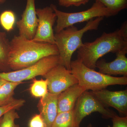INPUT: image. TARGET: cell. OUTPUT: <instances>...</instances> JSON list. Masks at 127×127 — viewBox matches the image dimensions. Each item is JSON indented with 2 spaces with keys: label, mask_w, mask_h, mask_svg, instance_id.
Here are the masks:
<instances>
[{
  "label": "cell",
  "mask_w": 127,
  "mask_h": 127,
  "mask_svg": "<svg viewBox=\"0 0 127 127\" xmlns=\"http://www.w3.org/2000/svg\"><path fill=\"white\" fill-rule=\"evenodd\" d=\"M127 49V22L113 32H104L95 41L83 43L77 50V59L85 66L95 70L97 62L104 55Z\"/></svg>",
  "instance_id": "6da1fadb"
},
{
  "label": "cell",
  "mask_w": 127,
  "mask_h": 127,
  "mask_svg": "<svg viewBox=\"0 0 127 127\" xmlns=\"http://www.w3.org/2000/svg\"><path fill=\"white\" fill-rule=\"evenodd\" d=\"M53 55H59L55 44L36 41L15 35L10 41L8 64L11 70H17Z\"/></svg>",
  "instance_id": "7a4b0ae2"
},
{
  "label": "cell",
  "mask_w": 127,
  "mask_h": 127,
  "mask_svg": "<svg viewBox=\"0 0 127 127\" xmlns=\"http://www.w3.org/2000/svg\"><path fill=\"white\" fill-rule=\"evenodd\" d=\"M103 18L97 17L91 20L81 30L73 25L55 34V45L59 52V64L71 70L72 57L82 45L83 35L89 31L97 30Z\"/></svg>",
  "instance_id": "3957f363"
},
{
  "label": "cell",
  "mask_w": 127,
  "mask_h": 127,
  "mask_svg": "<svg viewBox=\"0 0 127 127\" xmlns=\"http://www.w3.org/2000/svg\"><path fill=\"white\" fill-rule=\"evenodd\" d=\"M71 71L77 79L78 84L86 91L94 92L109 86L127 84V77H117L103 74L89 68L77 59L71 61Z\"/></svg>",
  "instance_id": "277c9868"
},
{
  "label": "cell",
  "mask_w": 127,
  "mask_h": 127,
  "mask_svg": "<svg viewBox=\"0 0 127 127\" xmlns=\"http://www.w3.org/2000/svg\"><path fill=\"white\" fill-rule=\"evenodd\" d=\"M51 6L57 17V25L55 29L56 33L76 23L88 22L97 17H108L116 15L113 12L104 6L101 2L96 1L88 10L72 13L61 11L53 4Z\"/></svg>",
  "instance_id": "5b68a950"
},
{
  "label": "cell",
  "mask_w": 127,
  "mask_h": 127,
  "mask_svg": "<svg viewBox=\"0 0 127 127\" xmlns=\"http://www.w3.org/2000/svg\"><path fill=\"white\" fill-rule=\"evenodd\" d=\"M59 55L46 57L26 68L7 72H0V78L7 81L22 82L38 76H43L51 69L59 64Z\"/></svg>",
  "instance_id": "8992f818"
},
{
  "label": "cell",
  "mask_w": 127,
  "mask_h": 127,
  "mask_svg": "<svg viewBox=\"0 0 127 127\" xmlns=\"http://www.w3.org/2000/svg\"><path fill=\"white\" fill-rule=\"evenodd\" d=\"M98 112L103 118H112L116 114L107 108L91 92L84 91L78 98L73 109L74 119L77 127H80L82 120L91 113Z\"/></svg>",
  "instance_id": "52a82bcc"
},
{
  "label": "cell",
  "mask_w": 127,
  "mask_h": 127,
  "mask_svg": "<svg viewBox=\"0 0 127 127\" xmlns=\"http://www.w3.org/2000/svg\"><path fill=\"white\" fill-rule=\"evenodd\" d=\"M43 77L47 81L48 92L56 95H59L78 83L71 70L60 64L51 69Z\"/></svg>",
  "instance_id": "ba28073f"
},
{
  "label": "cell",
  "mask_w": 127,
  "mask_h": 127,
  "mask_svg": "<svg viewBox=\"0 0 127 127\" xmlns=\"http://www.w3.org/2000/svg\"><path fill=\"white\" fill-rule=\"evenodd\" d=\"M36 13L38 24L32 40L55 44L53 26L57 20V17L52 7L50 5L42 9H37Z\"/></svg>",
  "instance_id": "9c48e42d"
},
{
  "label": "cell",
  "mask_w": 127,
  "mask_h": 127,
  "mask_svg": "<svg viewBox=\"0 0 127 127\" xmlns=\"http://www.w3.org/2000/svg\"><path fill=\"white\" fill-rule=\"evenodd\" d=\"M105 107L116 109L121 115L127 116V90L112 91L106 89L91 92Z\"/></svg>",
  "instance_id": "30bf717a"
},
{
  "label": "cell",
  "mask_w": 127,
  "mask_h": 127,
  "mask_svg": "<svg viewBox=\"0 0 127 127\" xmlns=\"http://www.w3.org/2000/svg\"><path fill=\"white\" fill-rule=\"evenodd\" d=\"M35 0H27L22 18L17 22L19 35L32 40L35 34L38 24L35 5Z\"/></svg>",
  "instance_id": "8fae6325"
},
{
  "label": "cell",
  "mask_w": 127,
  "mask_h": 127,
  "mask_svg": "<svg viewBox=\"0 0 127 127\" xmlns=\"http://www.w3.org/2000/svg\"><path fill=\"white\" fill-rule=\"evenodd\" d=\"M127 49L116 53V58L113 61L107 62L103 59L98 60L96 63V68L98 72L105 75H122L127 77Z\"/></svg>",
  "instance_id": "7c38bea8"
},
{
  "label": "cell",
  "mask_w": 127,
  "mask_h": 127,
  "mask_svg": "<svg viewBox=\"0 0 127 127\" xmlns=\"http://www.w3.org/2000/svg\"><path fill=\"white\" fill-rule=\"evenodd\" d=\"M58 96L48 92L39 101L37 106L45 127H51L57 116Z\"/></svg>",
  "instance_id": "4fadbf2b"
},
{
  "label": "cell",
  "mask_w": 127,
  "mask_h": 127,
  "mask_svg": "<svg viewBox=\"0 0 127 127\" xmlns=\"http://www.w3.org/2000/svg\"><path fill=\"white\" fill-rule=\"evenodd\" d=\"M85 91L84 89L77 84L59 94L57 101L58 113L73 110L78 98Z\"/></svg>",
  "instance_id": "5bb4252c"
},
{
  "label": "cell",
  "mask_w": 127,
  "mask_h": 127,
  "mask_svg": "<svg viewBox=\"0 0 127 127\" xmlns=\"http://www.w3.org/2000/svg\"><path fill=\"white\" fill-rule=\"evenodd\" d=\"M10 51V41L5 32H0V72L10 71L8 58Z\"/></svg>",
  "instance_id": "9a60e30c"
},
{
  "label": "cell",
  "mask_w": 127,
  "mask_h": 127,
  "mask_svg": "<svg viewBox=\"0 0 127 127\" xmlns=\"http://www.w3.org/2000/svg\"><path fill=\"white\" fill-rule=\"evenodd\" d=\"M22 83L7 81L0 88V106L7 105L15 100L13 97L14 90Z\"/></svg>",
  "instance_id": "2e32d148"
},
{
  "label": "cell",
  "mask_w": 127,
  "mask_h": 127,
  "mask_svg": "<svg viewBox=\"0 0 127 127\" xmlns=\"http://www.w3.org/2000/svg\"><path fill=\"white\" fill-rule=\"evenodd\" d=\"M51 127H77L74 119L73 109L58 113Z\"/></svg>",
  "instance_id": "e0dca14e"
},
{
  "label": "cell",
  "mask_w": 127,
  "mask_h": 127,
  "mask_svg": "<svg viewBox=\"0 0 127 127\" xmlns=\"http://www.w3.org/2000/svg\"><path fill=\"white\" fill-rule=\"evenodd\" d=\"M31 84L30 91L31 94L35 97H44L48 92L47 81L46 79L37 80L33 78Z\"/></svg>",
  "instance_id": "ac0fdd59"
},
{
  "label": "cell",
  "mask_w": 127,
  "mask_h": 127,
  "mask_svg": "<svg viewBox=\"0 0 127 127\" xmlns=\"http://www.w3.org/2000/svg\"><path fill=\"white\" fill-rule=\"evenodd\" d=\"M16 20L15 14L12 11H5L0 15V24L7 32L13 30Z\"/></svg>",
  "instance_id": "d6986e66"
},
{
  "label": "cell",
  "mask_w": 127,
  "mask_h": 127,
  "mask_svg": "<svg viewBox=\"0 0 127 127\" xmlns=\"http://www.w3.org/2000/svg\"><path fill=\"white\" fill-rule=\"evenodd\" d=\"M101 2L104 6L113 12L116 15L127 9V0H94Z\"/></svg>",
  "instance_id": "ffe728a7"
},
{
  "label": "cell",
  "mask_w": 127,
  "mask_h": 127,
  "mask_svg": "<svg viewBox=\"0 0 127 127\" xmlns=\"http://www.w3.org/2000/svg\"><path fill=\"white\" fill-rule=\"evenodd\" d=\"M16 109L10 110L5 114L2 117L0 127H19L15 123V120L19 118Z\"/></svg>",
  "instance_id": "44dd1931"
},
{
  "label": "cell",
  "mask_w": 127,
  "mask_h": 127,
  "mask_svg": "<svg viewBox=\"0 0 127 127\" xmlns=\"http://www.w3.org/2000/svg\"><path fill=\"white\" fill-rule=\"evenodd\" d=\"M25 101L22 99H15L9 104L0 106V119L7 112L12 110L17 109L22 106L25 104Z\"/></svg>",
  "instance_id": "7402d4cb"
},
{
  "label": "cell",
  "mask_w": 127,
  "mask_h": 127,
  "mask_svg": "<svg viewBox=\"0 0 127 127\" xmlns=\"http://www.w3.org/2000/svg\"><path fill=\"white\" fill-rule=\"evenodd\" d=\"M90 0H58L61 6L68 7L71 6H79L85 5Z\"/></svg>",
  "instance_id": "603a6c76"
},
{
  "label": "cell",
  "mask_w": 127,
  "mask_h": 127,
  "mask_svg": "<svg viewBox=\"0 0 127 127\" xmlns=\"http://www.w3.org/2000/svg\"><path fill=\"white\" fill-rule=\"evenodd\" d=\"M112 127H127V116L120 117L115 114L112 118Z\"/></svg>",
  "instance_id": "cb8c5ba5"
},
{
  "label": "cell",
  "mask_w": 127,
  "mask_h": 127,
  "mask_svg": "<svg viewBox=\"0 0 127 127\" xmlns=\"http://www.w3.org/2000/svg\"><path fill=\"white\" fill-rule=\"evenodd\" d=\"M29 127H45L43 119L40 114H37L30 120Z\"/></svg>",
  "instance_id": "d4e9b609"
},
{
  "label": "cell",
  "mask_w": 127,
  "mask_h": 127,
  "mask_svg": "<svg viewBox=\"0 0 127 127\" xmlns=\"http://www.w3.org/2000/svg\"><path fill=\"white\" fill-rule=\"evenodd\" d=\"M7 82V81L0 78V88Z\"/></svg>",
  "instance_id": "484cf974"
},
{
  "label": "cell",
  "mask_w": 127,
  "mask_h": 127,
  "mask_svg": "<svg viewBox=\"0 0 127 127\" xmlns=\"http://www.w3.org/2000/svg\"><path fill=\"white\" fill-rule=\"evenodd\" d=\"M6 1V0H0V3L3 4Z\"/></svg>",
  "instance_id": "4316f807"
},
{
  "label": "cell",
  "mask_w": 127,
  "mask_h": 127,
  "mask_svg": "<svg viewBox=\"0 0 127 127\" xmlns=\"http://www.w3.org/2000/svg\"><path fill=\"white\" fill-rule=\"evenodd\" d=\"M87 127H93L91 124L90 123L88 124Z\"/></svg>",
  "instance_id": "83f0119b"
},
{
  "label": "cell",
  "mask_w": 127,
  "mask_h": 127,
  "mask_svg": "<svg viewBox=\"0 0 127 127\" xmlns=\"http://www.w3.org/2000/svg\"><path fill=\"white\" fill-rule=\"evenodd\" d=\"M1 119H2V118L0 119V124L1 122Z\"/></svg>",
  "instance_id": "f1b7e54d"
}]
</instances>
